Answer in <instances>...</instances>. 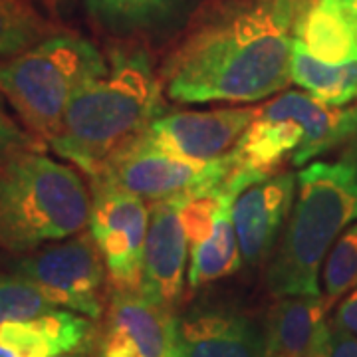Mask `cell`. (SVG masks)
I'll return each instance as SVG.
<instances>
[{"label":"cell","instance_id":"obj_4","mask_svg":"<svg viewBox=\"0 0 357 357\" xmlns=\"http://www.w3.org/2000/svg\"><path fill=\"white\" fill-rule=\"evenodd\" d=\"M91 192L74 167L44 149L0 163V250L24 255L88 227Z\"/></svg>","mask_w":357,"mask_h":357},{"label":"cell","instance_id":"obj_21","mask_svg":"<svg viewBox=\"0 0 357 357\" xmlns=\"http://www.w3.org/2000/svg\"><path fill=\"white\" fill-rule=\"evenodd\" d=\"M290 76L294 84L326 105L342 107L357 100V60L345 64H328L292 40Z\"/></svg>","mask_w":357,"mask_h":357},{"label":"cell","instance_id":"obj_6","mask_svg":"<svg viewBox=\"0 0 357 357\" xmlns=\"http://www.w3.org/2000/svg\"><path fill=\"white\" fill-rule=\"evenodd\" d=\"M268 177L252 169L232 163L229 175L213 187H204L187 195L181 217L189 238V270L191 288L222 280L234 274L243 256L238 248L232 208L241 192L252 183Z\"/></svg>","mask_w":357,"mask_h":357},{"label":"cell","instance_id":"obj_18","mask_svg":"<svg viewBox=\"0 0 357 357\" xmlns=\"http://www.w3.org/2000/svg\"><path fill=\"white\" fill-rule=\"evenodd\" d=\"M330 304L319 296H284L268 314V357H307L328 324Z\"/></svg>","mask_w":357,"mask_h":357},{"label":"cell","instance_id":"obj_27","mask_svg":"<svg viewBox=\"0 0 357 357\" xmlns=\"http://www.w3.org/2000/svg\"><path fill=\"white\" fill-rule=\"evenodd\" d=\"M337 147H345L347 153L357 155V100L354 105L342 109L340 123H337Z\"/></svg>","mask_w":357,"mask_h":357},{"label":"cell","instance_id":"obj_14","mask_svg":"<svg viewBox=\"0 0 357 357\" xmlns=\"http://www.w3.org/2000/svg\"><path fill=\"white\" fill-rule=\"evenodd\" d=\"M298 191V175H268L246 187L234 201L232 217L244 264H264L278 244Z\"/></svg>","mask_w":357,"mask_h":357},{"label":"cell","instance_id":"obj_28","mask_svg":"<svg viewBox=\"0 0 357 357\" xmlns=\"http://www.w3.org/2000/svg\"><path fill=\"white\" fill-rule=\"evenodd\" d=\"M333 321L357 335V288H354L351 294L337 306Z\"/></svg>","mask_w":357,"mask_h":357},{"label":"cell","instance_id":"obj_20","mask_svg":"<svg viewBox=\"0 0 357 357\" xmlns=\"http://www.w3.org/2000/svg\"><path fill=\"white\" fill-rule=\"evenodd\" d=\"M270 109L278 114L290 115L302 123L306 131L300 149L294 153L292 165L302 167L316 159L319 155L335 149L337 143V123H340V107L326 105L314 96L304 91H286L278 96L274 102L266 103Z\"/></svg>","mask_w":357,"mask_h":357},{"label":"cell","instance_id":"obj_8","mask_svg":"<svg viewBox=\"0 0 357 357\" xmlns=\"http://www.w3.org/2000/svg\"><path fill=\"white\" fill-rule=\"evenodd\" d=\"M230 169V153L211 163H195L165 151L143 131L139 137L109 157L89 181L109 183L153 203L213 187L229 175Z\"/></svg>","mask_w":357,"mask_h":357},{"label":"cell","instance_id":"obj_26","mask_svg":"<svg viewBox=\"0 0 357 357\" xmlns=\"http://www.w3.org/2000/svg\"><path fill=\"white\" fill-rule=\"evenodd\" d=\"M307 357H357V335L328 319L324 332Z\"/></svg>","mask_w":357,"mask_h":357},{"label":"cell","instance_id":"obj_24","mask_svg":"<svg viewBox=\"0 0 357 357\" xmlns=\"http://www.w3.org/2000/svg\"><path fill=\"white\" fill-rule=\"evenodd\" d=\"M56 307L34 284L10 272H0V326L8 319L32 318Z\"/></svg>","mask_w":357,"mask_h":357},{"label":"cell","instance_id":"obj_30","mask_svg":"<svg viewBox=\"0 0 357 357\" xmlns=\"http://www.w3.org/2000/svg\"><path fill=\"white\" fill-rule=\"evenodd\" d=\"M357 32V0H333Z\"/></svg>","mask_w":357,"mask_h":357},{"label":"cell","instance_id":"obj_23","mask_svg":"<svg viewBox=\"0 0 357 357\" xmlns=\"http://www.w3.org/2000/svg\"><path fill=\"white\" fill-rule=\"evenodd\" d=\"M324 298L333 306L357 288V220L333 243L324 264Z\"/></svg>","mask_w":357,"mask_h":357},{"label":"cell","instance_id":"obj_3","mask_svg":"<svg viewBox=\"0 0 357 357\" xmlns=\"http://www.w3.org/2000/svg\"><path fill=\"white\" fill-rule=\"evenodd\" d=\"M356 220L357 155L304 167L288 225L268 264L270 294L319 296V268L340 234Z\"/></svg>","mask_w":357,"mask_h":357},{"label":"cell","instance_id":"obj_25","mask_svg":"<svg viewBox=\"0 0 357 357\" xmlns=\"http://www.w3.org/2000/svg\"><path fill=\"white\" fill-rule=\"evenodd\" d=\"M44 141L30 133L28 129L20 128L0 105V163L22 151L44 149Z\"/></svg>","mask_w":357,"mask_h":357},{"label":"cell","instance_id":"obj_22","mask_svg":"<svg viewBox=\"0 0 357 357\" xmlns=\"http://www.w3.org/2000/svg\"><path fill=\"white\" fill-rule=\"evenodd\" d=\"M58 30L30 0H0V58L28 50Z\"/></svg>","mask_w":357,"mask_h":357},{"label":"cell","instance_id":"obj_15","mask_svg":"<svg viewBox=\"0 0 357 357\" xmlns=\"http://www.w3.org/2000/svg\"><path fill=\"white\" fill-rule=\"evenodd\" d=\"M93 319L72 310L8 319L0 326V357H58L96 340Z\"/></svg>","mask_w":357,"mask_h":357},{"label":"cell","instance_id":"obj_2","mask_svg":"<svg viewBox=\"0 0 357 357\" xmlns=\"http://www.w3.org/2000/svg\"><path fill=\"white\" fill-rule=\"evenodd\" d=\"M163 91L147 48L123 40L109 50L107 72L74 96L48 145L86 177H93L109 157L165 114Z\"/></svg>","mask_w":357,"mask_h":357},{"label":"cell","instance_id":"obj_10","mask_svg":"<svg viewBox=\"0 0 357 357\" xmlns=\"http://www.w3.org/2000/svg\"><path fill=\"white\" fill-rule=\"evenodd\" d=\"M171 357H268L266 326L227 304H199L175 316Z\"/></svg>","mask_w":357,"mask_h":357},{"label":"cell","instance_id":"obj_12","mask_svg":"<svg viewBox=\"0 0 357 357\" xmlns=\"http://www.w3.org/2000/svg\"><path fill=\"white\" fill-rule=\"evenodd\" d=\"M260 107H225L213 112H175L151 121L145 135L169 153L195 163H211L232 151Z\"/></svg>","mask_w":357,"mask_h":357},{"label":"cell","instance_id":"obj_16","mask_svg":"<svg viewBox=\"0 0 357 357\" xmlns=\"http://www.w3.org/2000/svg\"><path fill=\"white\" fill-rule=\"evenodd\" d=\"M191 0H86L89 18L126 42L157 38L187 16Z\"/></svg>","mask_w":357,"mask_h":357},{"label":"cell","instance_id":"obj_19","mask_svg":"<svg viewBox=\"0 0 357 357\" xmlns=\"http://www.w3.org/2000/svg\"><path fill=\"white\" fill-rule=\"evenodd\" d=\"M292 36L321 62L357 60L356 28L333 0H298Z\"/></svg>","mask_w":357,"mask_h":357},{"label":"cell","instance_id":"obj_17","mask_svg":"<svg viewBox=\"0 0 357 357\" xmlns=\"http://www.w3.org/2000/svg\"><path fill=\"white\" fill-rule=\"evenodd\" d=\"M306 131L300 121L270 109L264 103L243 137L232 147L230 159L236 167L272 175L288 157L292 159Z\"/></svg>","mask_w":357,"mask_h":357},{"label":"cell","instance_id":"obj_31","mask_svg":"<svg viewBox=\"0 0 357 357\" xmlns=\"http://www.w3.org/2000/svg\"><path fill=\"white\" fill-rule=\"evenodd\" d=\"M46 8H56V6H60L62 2H66V0H40Z\"/></svg>","mask_w":357,"mask_h":357},{"label":"cell","instance_id":"obj_29","mask_svg":"<svg viewBox=\"0 0 357 357\" xmlns=\"http://www.w3.org/2000/svg\"><path fill=\"white\" fill-rule=\"evenodd\" d=\"M58 357H100V335L96 337V340H91L86 345H82V347H77L74 351H70V354H64V356H58Z\"/></svg>","mask_w":357,"mask_h":357},{"label":"cell","instance_id":"obj_11","mask_svg":"<svg viewBox=\"0 0 357 357\" xmlns=\"http://www.w3.org/2000/svg\"><path fill=\"white\" fill-rule=\"evenodd\" d=\"M187 195L153 201L149 206L139 292L169 310H175L183 298L187 278L189 238L181 217Z\"/></svg>","mask_w":357,"mask_h":357},{"label":"cell","instance_id":"obj_7","mask_svg":"<svg viewBox=\"0 0 357 357\" xmlns=\"http://www.w3.org/2000/svg\"><path fill=\"white\" fill-rule=\"evenodd\" d=\"M10 274L34 284L58 307L102 318L107 268L89 229L18 255Z\"/></svg>","mask_w":357,"mask_h":357},{"label":"cell","instance_id":"obj_1","mask_svg":"<svg viewBox=\"0 0 357 357\" xmlns=\"http://www.w3.org/2000/svg\"><path fill=\"white\" fill-rule=\"evenodd\" d=\"M298 0H213L167 54L159 76L181 103H252L290 82Z\"/></svg>","mask_w":357,"mask_h":357},{"label":"cell","instance_id":"obj_5","mask_svg":"<svg viewBox=\"0 0 357 357\" xmlns=\"http://www.w3.org/2000/svg\"><path fill=\"white\" fill-rule=\"evenodd\" d=\"M107 72V58L88 38L58 30L32 48L0 60V96L24 128L48 145L77 91Z\"/></svg>","mask_w":357,"mask_h":357},{"label":"cell","instance_id":"obj_9","mask_svg":"<svg viewBox=\"0 0 357 357\" xmlns=\"http://www.w3.org/2000/svg\"><path fill=\"white\" fill-rule=\"evenodd\" d=\"M88 229L102 252L114 290H139L149 229L145 201L103 181H89Z\"/></svg>","mask_w":357,"mask_h":357},{"label":"cell","instance_id":"obj_13","mask_svg":"<svg viewBox=\"0 0 357 357\" xmlns=\"http://www.w3.org/2000/svg\"><path fill=\"white\" fill-rule=\"evenodd\" d=\"M175 312L139 290H114L100 333V357H171Z\"/></svg>","mask_w":357,"mask_h":357}]
</instances>
